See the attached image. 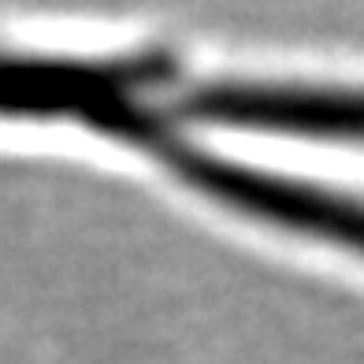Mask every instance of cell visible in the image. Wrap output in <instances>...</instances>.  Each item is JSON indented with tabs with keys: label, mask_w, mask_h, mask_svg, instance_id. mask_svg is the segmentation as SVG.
<instances>
[{
	"label": "cell",
	"mask_w": 364,
	"mask_h": 364,
	"mask_svg": "<svg viewBox=\"0 0 364 364\" xmlns=\"http://www.w3.org/2000/svg\"><path fill=\"white\" fill-rule=\"evenodd\" d=\"M190 119L290 130L320 138H364V93L360 90H297V86H242L212 82L178 97L175 105Z\"/></svg>",
	"instance_id": "7a4b0ae2"
},
{
	"label": "cell",
	"mask_w": 364,
	"mask_h": 364,
	"mask_svg": "<svg viewBox=\"0 0 364 364\" xmlns=\"http://www.w3.org/2000/svg\"><path fill=\"white\" fill-rule=\"evenodd\" d=\"M156 56L130 60H68V56H15L0 71V108L8 115H71L145 145L186 175L201 190L235 201L268 220L297 230L335 238L364 253V205L335 190L301 178H283L260 168L223 160L208 149L190 145L156 108L145 105L141 90L160 82Z\"/></svg>",
	"instance_id": "6da1fadb"
}]
</instances>
